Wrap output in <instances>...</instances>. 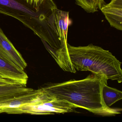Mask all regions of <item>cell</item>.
<instances>
[{
	"instance_id": "6da1fadb",
	"label": "cell",
	"mask_w": 122,
	"mask_h": 122,
	"mask_svg": "<svg viewBox=\"0 0 122 122\" xmlns=\"http://www.w3.org/2000/svg\"><path fill=\"white\" fill-rule=\"evenodd\" d=\"M108 80L92 73L82 80H72L62 83H48L41 88L66 101L77 108L86 109L96 115L112 116L120 114L122 110L107 107L102 97V90Z\"/></svg>"
},
{
	"instance_id": "7a4b0ae2",
	"label": "cell",
	"mask_w": 122,
	"mask_h": 122,
	"mask_svg": "<svg viewBox=\"0 0 122 122\" xmlns=\"http://www.w3.org/2000/svg\"><path fill=\"white\" fill-rule=\"evenodd\" d=\"M67 46L76 70L90 71L108 80L122 82L121 63L108 51L92 44L75 47L68 43Z\"/></svg>"
},
{
	"instance_id": "3957f363",
	"label": "cell",
	"mask_w": 122,
	"mask_h": 122,
	"mask_svg": "<svg viewBox=\"0 0 122 122\" xmlns=\"http://www.w3.org/2000/svg\"><path fill=\"white\" fill-rule=\"evenodd\" d=\"M40 88V92L37 96L20 108L16 114L47 115L77 112L76 109L77 107L73 104Z\"/></svg>"
},
{
	"instance_id": "277c9868",
	"label": "cell",
	"mask_w": 122,
	"mask_h": 122,
	"mask_svg": "<svg viewBox=\"0 0 122 122\" xmlns=\"http://www.w3.org/2000/svg\"><path fill=\"white\" fill-rule=\"evenodd\" d=\"M0 57L15 67L24 70L27 66L20 53L0 28Z\"/></svg>"
},
{
	"instance_id": "5b68a950",
	"label": "cell",
	"mask_w": 122,
	"mask_h": 122,
	"mask_svg": "<svg viewBox=\"0 0 122 122\" xmlns=\"http://www.w3.org/2000/svg\"><path fill=\"white\" fill-rule=\"evenodd\" d=\"M36 12L15 0H0V13L13 17L28 27L26 20H27L28 18L38 20V16Z\"/></svg>"
},
{
	"instance_id": "8992f818",
	"label": "cell",
	"mask_w": 122,
	"mask_h": 122,
	"mask_svg": "<svg viewBox=\"0 0 122 122\" xmlns=\"http://www.w3.org/2000/svg\"><path fill=\"white\" fill-rule=\"evenodd\" d=\"M100 10L111 27L122 30V0H111Z\"/></svg>"
},
{
	"instance_id": "52a82bcc",
	"label": "cell",
	"mask_w": 122,
	"mask_h": 122,
	"mask_svg": "<svg viewBox=\"0 0 122 122\" xmlns=\"http://www.w3.org/2000/svg\"><path fill=\"white\" fill-rule=\"evenodd\" d=\"M0 78L10 80L26 86L28 77L24 70L11 65L0 57Z\"/></svg>"
},
{
	"instance_id": "ba28073f",
	"label": "cell",
	"mask_w": 122,
	"mask_h": 122,
	"mask_svg": "<svg viewBox=\"0 0 122 122\" xmlns=\"http://www.w3.org/2000/svg\"><path fill=\"white\" fill-rule=\"evenodd\" d=\"M40 92V88L37 90L33 89L15 98L0 107V113L16 114L17 111L20 108L32 101Z\"/></svg>"
},
{
	"instance_id": "9c48e42d",
	"label": "cell",
	"mask_w": 122,
	"mask_h": 122,
	"mask_svg": "<svg viewBox=\"0 0 122 122\" xmlns=\"http://www.w3.org/2000/svg\"><path fill=\"white\" fill-rule=\"evenodd\" d=\"M33 89L19 84L0 85V107Z\"/></svg>"
},
{
	"instance_id": "30bf717a",
	"label": "cell",
	"mask_w": 122,
	"mask_h": 122,
	"mask_svg": "<svg viewBox=\"0 0 122 122\" xmlns=\"http://www.w3.org/2000/svg\"><path fill=\"white\" fill-rule=\"evenodd\" d=\"M105 84L102 88V95L105 105L110 107L113 104L122 98V92L120 91L111 87Z\"/></svg>"
},
{
	"instance_id": "8fae6325",
	"label": "cell",
	"mask_w": 122,
	"mask_h": 122,
	"mask_svg": "<svg viewBox=\"0 0 122 122\" xmlns=\"http://www.w3.org/2000/svg\"><path fill=\"white\" fill-rule=\"evenodd\" d=\"M76 5L88 13H94L106 5L104 0H75Z\"/></svg>"
},
{
	"instance_id": "7c38bea8",
	"label": "cell",
	"mask_w": 122,
	"mask_h": 122,
	"mask_svg": "<svg viewBox=\"0 0 122 122\" xmlns=\"http://www.w3.org/2000/svg\"><path fill=\"white\" fill-rule=\"evenodd\" d=\"M28 5L32 6L36 11L38 12L43 5L49 0H24Z\"/></svg>"
},
{
	"instance_id": "4fadbf2b",
	"label": "cell",
	"mask_w": 122,
	"mask_h": 122,
	"mask_svg": "<svg viewBox=\"0 0 122 122\" xmlns=\"http://www.w3.org/2000/svg\"><path fill=\"white\" fill-rule=\"evenodd\" d=\"M18 84L16 82L10 80L0 78V85H8V84Z\"/></svg>"
}]
</instances>
